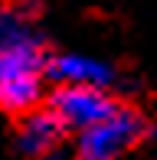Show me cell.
<instances>
[{"instance_id":"obj_1","label":"cell","mask_w":157,"mask_h":160,"mask_svg":"<svg viewBox=\"0 0 157 160\" xmlns=\"http://www.w3.org/2000/svg\"><path fill=\"white\" fill-rule=\"evenodd\" d=\"M49 78V59L36 33L33 0L0 3V111L30 114L39 108Z\"/></svg>"},{"instance_id":"obj_2","label":"cell","mask_w":157,"mask_h":160,"mask_svg":"<svg viewBox=\"0 0 157 160\" xmlns=\"http://www.w3.org/2000/svg\"><path fill=\"white\" fill-rule=\"evenodd\" d=\"M147 137V118L134 105H118L75 134V160H131L141 141Z\"/></svg>"},{"instance_id":"obj_3","label":"cell","mask_w":157,"mask_h":160,"mask_svg":"<svg viewBox=\"0 0 157 160\" xmlns=\"http://www.w3.org/2000/svg\"><path fill=\"white\" fill-rule=\"evenodd\" d=\"M115 105L118 101H111L105 88H89V85H56V92L49 95V111L59 118L66 131L75 134L102 121Z\"/></svg>"},{"instance_id":"obj_4","label":"cell","mask_w":157,"mask_h":160,"mask_svg":"<svg viewBox=\"0 0 157 160\" xmlns=\"http://www.w3.org/2000/svg\"><path fill=\"white\" fill-rule=\"evenodd\" d=\"M62 134H66V128L59 124V118H56L53 111H36L23 114L17 124V147L23 150L30 160H56L59 157V147H62Z\"/></svg>"},{"instance_id":"obj_5","label":"cell","mask_w":157,"mask_h":160,"mask_svg":"<svg viewBox=\"0 0 157 160\" xmlns=\"http://www.w3.org/2000/svg\"><path fill=\"white\" fill-rule=\"evenodd\" d=\"M49 82L56 85H89V88H105L115 82V69L105 59L89 52H59L49 59Z\"/></svg>"}]
</instances>
